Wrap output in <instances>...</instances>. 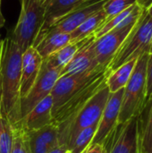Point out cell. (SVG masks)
<instances>
[{"label":"cell","mask_w":152,"mask_h":153,"mask_svg":"<svg viewBox=\"0 0 152 153\" xmlns=\"http://www.w3.org/2000/svg\"><path fill=\"white\" fill-rule=\"evenodd\" d=\"M22 52L11 39H3L0 62V116L13 129L22 128L21 75Z\"/></svg>","instance_id":"1"},{"label":"cell","mask_w":152,"mask_h":153,"mask_svg":"<svg viewBox=\"0 0 152 153\" xmlns=\"http://www.w3.org/2000/svg\"><path fill=\"white\" fill-rule=\"evenodd\" d=\"M110 91L107 83L75 114L73 119L58 127L59 143L68 148L75 136L84 128L98 124L109 98Z\"/></svg>","instance_id":"2"},{"label":"cell","mask_w":152,"mask_h":153,"mask_svg":"<svg viewBox=\"0 0 152 153\" xmlns=\"http://www.w3.org/2000/svg\"><path fill=\"white\" fill-rule=\"evenodd\" d=\"M151 39L152 17L147 14L145 10L108 65L109 73L128 61L136 59L145 53H150Z\"/></svg>","instance_id":"3"},{"label":"cell","mask_w":152,"mask_h":153,"mask_svg":"<svg viewBox=\"0 0 152 153\" xmlns=\"http://www.w3.org/2000/svg\"><path fill=\"white\" fill-rule=\"evenodd\" d=\"M150 53L138 57L131 77L125 87L118 124L139 116L146 99V73Z\"/></svg>","instance_id":"4"},{"label":"cell","mask_w":152,"mask_h":153,"mask_svg":"<svg viewBox=\"0 0 152 153\" xmlns=\"http://www.w3.org/2000/svg\"><path fill=\"white\" fill-rule=\"evenodd\" d=\"M44 14L45 9L39 0H22L20 16L10 37L22 53L32 47L43 24Z\"/></svg>","instance_id":"5"},{"label":"cell","mask_w":152,"mask_h":153,"mask_svg":"<svg viewBox=\"0 0 152 153\" xmlns=\"http://www.w3.org/2000/svg\"><path fill=\"white\" fill-rule=\"evenodd\" d=\"M102 145L107 153H142L139 116L117 124Z\"/></svg>","instance_id":"6"},{"label":"cell","mask_w":152,"mask_h":153,"mask_svg":"<svg viewBox=\"0 0 152 153\" xmlns=\"http://www.w3.org/2000/svg\"><path fill=\"white\" fill-rule=\"evenodd\" d=\"M108 74L109 71L106 69L87 83L80 91L72 96L57 111L53 114V123L58 127L69 123L75 114L86 104V102L107 83Z\"/></svg>","instance_id":"7"},{"label":"cell","mask_w":152,"mask_h":153,"mask_svg":"<svg viewBox=\"0 0 152 153\" xmlns=\"http://www.w3.org/2000/svg\"><path fill=\"white\" fill-rule=\"evenodd\" d=\"M60 76V71L50 67L43 59L39 75L27 94L21 100V116L22 119L27 116L31 109L37 106L42 100L51 94V91Z\"/></svg>","instance_id":"8"},{"label":"cell","mask_w":152,"mask_h":153,"mask_svg":"<svg viewBox=\"0 0 152 153\" xmlns=\"http://www.w3.org/2000/svg\"><path fill=\"white\" fill-rule=\"evenodd\" d=\"M106 69L108 68L99 67L82 74L59 76L50 94L53 100L52 117L53 114L57 111L72 96L80 91L87 83Z\"/></svg>","instance_id":"9"},{"label":"cell","mask_w":152,"mask_h":153,"mask_svg":"<svg viewBox=\"0 0 152 153\" xmlns=\"http://www.w3.org/2000/svg\"><path fill=\"white\" fill-rule=\"evenodd\" d=\"M136 22L122 29H114L94 39L92 48L98 66L108 68L116 52L134 27Z\"/></svg>","instance_id":"10"},{"label":"cell","mask_w":152,"mask_h":153,"mask_svg":"<svg viewBox=\"0 0 152 153\" xmlns=\"http://www.w3.org/2000/svg\"><path fill=\"white\" fill-rule=\"evenodd\" d=\"M99 1L101 0H52L45 8L44 22L32 47H34L42 39V37L47 32L52 25H54L63 17L82 6Z\"/></svg>","instance_id":"11"},{"label":"cell","mask_w":152,"mask_h":153,"mask_svg":"<svg viewBox=\"0 0 152 153\" xmlns=\"http://www.w3.org/2000/svg\"><path fill=\"white\" fill-rule=\"evenodd\" d=\"M124 89L116 92L110 93L106 107L103 110L102 116L98 125V129L91 142V144L99 143L103 144L108 136L115 129L118 124V117L121 108Z\"/></svg>","instance_id":"12"},{"label":"cell","mask_w":152,"mask_h":153,"mask_svg":"<svg viewBox=\"0 0 152 153\" xmlns=\"http://www.w3.org/2000/svg\"><path fill=\"white\" fill-rule=\"evenodd\" d=\"M94 39V35H91L73 56L71 61L62 69V71L60 72V76L82 74L100 67L98 66L94 56L92 48V43Z\"/></svg>","instance_id":"13"},{"label":"cell","mask_w":152,"mask_h":153,"mask_svg":"<svg viewBox=\"0 0 152 153\" xmlns=\"http://www.w3.org/2000/svg\"><path fill=\"white\" fill-rule=\"evenodd\" d=\"M26 135L30 153H48L60 146L58 127L54 123L28 132Z\"/></svg>","instance_id":"14"},{"label":"cell","mask_w":152,"mask_h":153,"mask_svg":"<svg viewBox=\"0 0 152 153\" xmlns=\"http://www.w3.org/2000/svg\"><path fill=\"white\" fill-rule=\"evenodd\" d=\"M43 58L33 48L30 47L22 53L21 75V100L27 96L32 88L41 67Z\"/></svg>","instance_id":"15"},{"label":"cell","mask_w":152,"mask_h":153,"mask_svg":"<svg viewBox=\"0 0 152 153\" xmlns=\"http://www.w3.org/2000/svg\"><path fill=\"white\" fill-rule=\"evenodd\" d=\"M105 2H106V0H101V1L96 2V3H92L90 4H88V5L82 6V7L72 12L71 13L63 17L61 20H59L54 25H52L49 28V30H47V32L59 31V32H65V33L70 34L80 24H82L87 18H89L90 15H92L93 13H95L98 11H99L100 9H102Z\"/></svg>","instance_id":"16"},{"label":"cell","mask_w":152,"mask_h":153,"mask_svg":"<svg viewBox=\"0 0 152 153\" xmlns=\"http://www.w3.org/2000/svg\"><path fill=\"white\" fill-rule=\"evenodd\" d=\"M52 109L53 100L51 95H48L22 119V129L25 133H28L52 124Z\"/></svg>","instance_id":"17"},{"label":"cell","mask_w":152,"mask_h":153,"mask_svg":"<svg viewBox=\"0 0 152 153\" xmlns=\"http://www.w3.org/2000/svg\"><path fill=\"white\" fill-rule=\"evenodd\" d=\"M145 10L146 9L139 3L130 6L129 8L119 13L118 14L115 15L109 20L104 22L94 32L93 35L95 39L101 37L102 35L106 34L107 32L114 29H122L124 27L134 23L136 21L139 20V18L142 16Z\"/></svg>","instance_id":"18"},{"label":"cell","mask_w":152,"mask_h":153,"mask_svg":"<svg viewBox=\"0 0 152 153\" xmlns=\"http://www.w3.org/2000/svg\"><path fill=\"white\" fill-rule=\"evenodd\" d=\"M70 42L71 38L69 33L49 31L33 48L44 59L48 57L50 55L56 52Z\"/></svg>","instance_id":"19"},{"label":"cell","mask_w":152,"mask_h":153,"mask_svg":"<svg viewBox=\"0 0 152 153\" xmlns=\"http://www.w3.org/2000/svg\"><path fill=\"white\" fill-rule=\"evenodd\" d=\"M142 153H152V100L145 101L139 114Z\"/></svg>","instance_id":"20"},{"label":"cell","mask_w":152,"mask_h":153,"mask_svg":"<svg viewBox=\"0 0 152 153\" xmlns=\"http://www.w3.org/2000/svg\"><path fill=\"white\" fill-rule=\"evenodd\" d=\"M91 36V35H90ZM80 40L78 42H70L56 52L50 55L48 57L44 58V60L47 62V64L55 69L59 70L60 72L62 69L71 61V59L73 57V56L77 53V51L82 48V46L88 40V39L90 37Z\"/></svg>","instance_id":"21"},{"label":"cell","mask_w":152,"mask_h":153,"mask_svg":"<svg viewBox=\"0 0 152 153\" xmlns=\"http://www.w3.org/2000/svg\"><path fill=\"white\" fill-rule=\"evenodd\" d=\"M107 15L102 9L87 18L82 24H80L73 32L70 33L71 42H78L93 35L97 29L105 22Z\"/></svg>","instance_id":"22"},{"label":"cell","mask_w":152,"mask_h":153,"mask_svg":"<svg viewBox=\"0 0 152 153\" xmlns=\"http://www.w3.org/2000/svg\"><path fill=\"white\" fill-rule=\"evenodd\" d=\"M137 59L138 58L128 61L115 71L109 73L107 78V85L110 93L116 92L125 87L133 71Z\"/></svg>","instance_id":"23"},{"label":"cell","mask_w":152,"mask_h":153,"mask_svg":"<svg viewBox=\"0 0 152 153\" xmlns=\"http://www.w3.org/2000/svg\"><path fill=\"white\" fill-rule=\"evenodd\" d=\"M98 124L82 129L73 139V141L68 146V151L71 153H83L91 144L96 131L98 129Z\"/></svg>","instance_id":"24"},{"label":"cell","mask_w":152,"mask_h":153,"mask_svg":"<svg viewBox=\"0 0 152 153\" xmlns=\"http://www.w3.org/2000/svg\"><path fill=\"white\" fill-rule=\"evenodd\" d=\"M13 139V129L5 119L0 118V153H11Z\"/></svg>","instance_id":"25"},{"label":"cell","mask_w":152,"mask_h":153,"mask_svg":"<svg viewBox=\"0 0 152 153\" xmlns=\"http://www.w3.org/2000/svg\"><path fill=\"white\" fill-rule=\"evenodd\" d=\"M140 1L141 0H106L103 5V10L107 15L105 22L129 8L130 6L140 3Z\"/></svg>","instance_id":"26"},{"label":"cell","mask_w":152,"mask_h":153,"mask_svg":"<svg viewBox=\"0 0 152 153\" xmlns=\"http://www.w3.org/2000/svg\"><path fill=\"white\" fill-rule=\"evenodd\" d=\"M11 153H30L26 133L22 128L13 129V139Z\"/></svg>","instance_id":"27"},{"label":"cell","mask_w":152,"mask_h":153,"mask_svg":"<svg viewBox=\"0 0 152 153\" xmlns=\"http://www.w3.org/2000/svg\"><path fill=\"white\" fill-rule=\"evenodd\" d=\"M152 100V53L150 54L148 64H147V73H146V99L145 101Z\"/></svg>","instance_id":"28"},{"label":"cell","mask_w":152,"mask_h":153,"mask_svg":"<svg viewBox=\"0 0 152 153\" xmlns=\"http://www.w3.org/2000/svg\"><path fill=\"white\" fill-rule=\"evenodd\" d=\"M103 152H104V146L102 144L94 143V144H90L83 153H103Z\"/></svg>","instance_id":"29"},{"label":"cell","mask_w":152,"mask_h":153,"mask_svg":"<svg viewBox=\"0 0 152 153\" xmlns=\"http://www.w3.org/2000/svg\"><path fill=\"white\" fill-rule=\"evenodd\" d=\"M68 151V148L65 145H60L57 148L52 150L51 152H49L48 153H66Z\"/></svg>","instance_id":"30"},{"label":"cell","mask_w":152,"mask_h":153,"mask_svg":"<svg viewBox=\"0 0 152 153\" xmlns=\"http://www.w3.org/2000/svg\"><path fill=\"white\" fill-rule=\"evenodd\" d=\"M51 1H52V0H39V2L40 5H41L44 9L48 5V4H49Z\"/></svg>","instance_id":"31"},{"label":"cell","mask_w":152,"mask_h":153,"mask_svg":"<svg viewBox=\"0 0 152 153\" xmlns=\"http://www.w3.org/2000/svg\"><path fill=\"white\" fill-rule=\"evenodd\" d=\"M4 24V18L2 12H1V0H0V29Z\"/></svg>","instance_id":"32"},{"label":"cell","mask_w":152,"mask_h":153,"mask_svg":"<svg viewBox=\"0 0 152 153\" xmlns=\"http://www.w3.org/2000/svg\"><path fill=\"white\" fill-rule=\"evenodd\" d=\"M146 13H147V14H148L149 16L152 17V2L151 4L146 8Z\"/></svg>","instance_id":"33"},{"label":"cell","mask_w":152,"mask_h":153,"mask_svg":"<svg viewBox=\"0 0 152 153\" xmlns=\"http://www.w3.org/2000/svg\"><path fill=\"white\" fill-rule=\"evenodd\" d=\"M2 48H3V39L0 38V62H1V56H2Z\"/></svg>","instance_id":"34"},{"label":"cell","mask_w":152,"mask_h":153,"mask_svg":"<svg viewBox=\"0 0 152 153\" xmlns=\"http://www.w3.org/2000/svg\"><path fill=\"white\" fill-rule=\"evenodd\" d=\"M152 53V39H151V48H150V54Z\"/></svg>","instance_id":"35"},{"label":"cell","mask_w":152,"mask_h":153,"mask_svg":"<svg viewBox=\"0 0 152 153\" xmlns=\"http://www.w3.org/2000/svg\"><path fill=\"white\" fill-rule=\"evenodd\" d=\"M103 153H107V152H106V150H105V148H104V152H103Z\"/></svg>","instance_id":"36"},{"label":"cell","mask_w":152,"mask_h":153,"mask_svg":"<svg viewBox=\"0 0 152 153\" xmlns=\"http://www.w3.org/2000/svg\"><path fill=\"white\" fill-rule=\"evenodd\" d=\"M66 153H71V152H69V151H67V152H66Z\"/></svg>","instance_id":"37"},{"label":"cell","mask_w":152,"mask_h":153,"mask_svg":"<svg viewBox=\"0 0 152 153\" xmlns=\"http://www.w3.org/2000/svg\"><path fill=\"white\" fill-rule=\"evenodd\" d=\"M0 118H1V116H0Z\"/></svg>","instance_id":"38"}]
</instances>
